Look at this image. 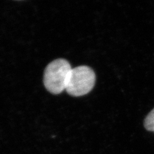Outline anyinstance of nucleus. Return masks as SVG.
Listing matches in <instances>:
<instances>
[{
  "mask_svg": "<svg viewBox=\"0 0 154 154\" xmlns=\"http://www.w3.org/2000/svg\"><path fill=\"white\" fill-rule=\"evenodd\" d=\"M72 67L64 59H58L47 66L45 71L44 84L52 94H60L66 89Z\"/></svg>",
  "mask_w": 154,
  "mask_h": 154,
  "instance_id": "nucleus-1",
  "label": "nucleus"
},
{
  "mask_svg": "<svg viewBox=\"0 0 154 154\" xmlns=\"http://www.w3.org/2000/svg\"><path fill=\"white\" fill-rule=\"evenodd\" d=\"M144 125L147 131L154 132V109L148 114L144 119Z\"/></svg>",
  "mask_w": 154,
  "mask_h": 154,
  "instance_id": "nucleus-3",
  "label": "nucleus"
},
{
  "mask_svg": "<svg viewBox=\"0 0 154 154\" xmlns=\"http://www.w3.org/2000/svg\"><path fill=\"white\" fill-rule=\"evenodd\" d=\"M96 82V75L91 67L81 66L73 68L66 89L73 96H81L93 89Z\"/></svg>",
  "mask_w": 154,
  "mask_h": 154,
  "instance_id": "nucleus-2",
  "label": "nucleus"
}]
</instances>
